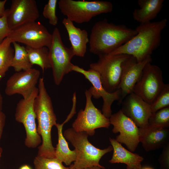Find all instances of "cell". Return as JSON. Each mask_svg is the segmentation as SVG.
<instances>
[{
    "instance_id": "1",
    "label": "cell",
    "mask_w": 169,
    "mask_h": 169,
    "mask_svg": "<svg viewBox=\"0 0 169 169\" xmlns=\"http://www.w3.org/2000/svg\"><path fill=\"white\" fill-rule=\"evenodd\" d=\"M166 18L140 24L135 29L137 34L125 44L108 54H125L134 57L138 62L151 56L161 44V32L167 25Z\"/></svg>"
},
{
    "instance_id": "2",
    "label": "cell",
    "mask_w": 169,
    "mask_h": 169,
    "mask_svg": "<svg viewBox=\"0 0 169 169\" xmlns=\"http://www.w3.org/2000/svg\"><path fill=\"white\" fill-rule=\"evenodd\" d=\"M137 33L135 29L109 23L104 18L96 22L91 29L89 42L90 51L98 56L109 54Z\"/></svg>"
},
{
    "instance_id": "3",
    "label": "cell",
    "mask_w": 169,
    "mask_h": 169,
    "mask_svg": "<svg viewBox=\"0 0 169 169\" xmlns=\"http://www.w3.org/2000/svg\"><path fill=\"white\" fill-rule=\"evenodd\" d=\"M38 94L33 103V108L38 122L37 131L42 139L38 155L49 158L55 157V148L52 144L51 130L57 124V118L52 101L46 88L44 79L40 78Z\"/></svg>"
},
{
    "instance_id": "4",
    "label": "cell",
    "mask_w": 169,
    "mask_h": 169,
    "mask_svg": "<svg viewBox=\"0 0 169 169\" xmlns=\"http://www.w3.org/2000/svg\"><path fill=\"white\" fill-rule=\"evenodd\" d=\"M63 135L66 139L74 147L76 157L74 164L71 165L74 169H83L97 166L105 169L99 164L102 157L113 150L111 146L101 149L92 144L88 140V135L84 132H78L72 128L66 129Z\"/></svg>"
},
{
    "instance_id": "5",
    "label": "cell",
    "mask_w": 169,
    "mask_h": 169,
    "mask_svg": "<svg viewBox=\"0 0 169 169\" xmlns=\"http://www.w3.org/2000/svg\"><path fill=\"white\" fill-rule=\"evenodd\" d=\"M58 4L63 14L79 24L88 22L99 15L110 13L113 8L111 3L105 1L60 0Z\"/></svg>"
},
{
    "instance_id": "6",
    "label": "cell",
    "mask_w": 169,
    "mask_h": 169,
    "mask_svg": "<svg viewBox=\"0 0 169 169\" xmlns=\"http://www.w3.org/2000/svg\"><path fill=\"white\" fill-rule=\"evenodd\" d=\"M129 56L125 54L100 55L97 62L90 64V69L99 74L102 85L108 92L113 93L118 90L122 64Z\"/></svg>"
},
{
    "instance_id": "7",
    "label": "cell",
    "mask_w": 169,
    "mask_h": 169,
    "mask_svg": "<svg viewBox=\"0 0 169 169\" xmlns=\"http://www.w3.org/2000/svg\"><path fill=\"white\" fill-rule=\"evenodd\" d=\"M52 35L49 56L54 81L56 85H59L64 77L72 71L73 64L71 61L75 55L72 48L67 47L63 44L57 28H54Z\"/></svg>"
},
{
    "instance_id": "8",
    "label": "cell",
    "mask_w": 169,
    "mask_h": 169,
    "mask_svg": "<svg viewBox=\"0 0 169 169\" xmlns=\"http://www.w3.org/2000/svg\"><path fill=\"white\" fill-rule=\"evenodd\" d=\"M38 92V89L36 87L28 98H23L19 101L15 110V119L23 124L26 133L25 145L30 148L36 147L42 141L37 132L33 108L34 100Z\"/></svg>"
},
{
    "instance_id": "9",
    "label": "cell",
    "mask_w": 169,
    "mask_h": 169,
    "mask_svg": "<svg viewBox=\"0 0 169 169\" xmlns=\"http://www.w3.org/2000/svg\"><path fill=\"white\" fill-rule=\"evenodd\" d=\"M85 94L86 99L85 108L79 110L72 128L76 131L84 132L88 136H92L94 135L96 129L108 128L110 124L109 119L93 104L91 99L92 94L89 89L86 90Z\"/></svg>"
},
{
    "instance_id": "10",
    "label": "cell",
    "mask_w": 169,
    "mask_h": 169,
    "mask_svg": "<svg viewBox=\"0 0 169 169\" xmlns=\"http://www.w3.org/2000/svg\"><path fill=\"white\" fill-rule=\"evenodd\" d=\"M8 37L12 42L22 43L31 48L45 47L49 49L51 44L52 35L42 23L35 21L11 30Z\"/></svg>"
},
{
    "instance_id": "11",
    "label": "cell",
    "mask_w": 169,
    "mask_h": 169,
    "mask_svg": "<svg viewBox=\"0 0 169 169\" xmlns=\"http://www.w3.org/2000/svg\"><path fill=\"white\" fill-rule=\"evenodd\" d=\"M162 72L158 66L151 62L145 65L133 92L151 104L164 87Z\"/></svg>"
},
{
    "instance_id": "12",
    "label": "cell",
    "mask_w": 169,
    "mask_h": 169,
    "mask_svg": "<svg viewBox=\"0 0 169 169\" xmlns=\"http://www.w3.org/2000/svg\"><path fill=\"white\" fill-rule=\"evenodd\" d=\"M109 119L110 125L113 126V132L120 133L115 140L125 144L130 151H135L140 142V128L121 109L112 114Z\"/></svg>"
},
{
    "instance_id": "13",
    "label": "cell",
    "mask_w": 169,
    "mask_h": 169,
    "mask_svg": "<svg viewBox=\"0 0 169 169\" xmlns=\"http://www.w3.org/2000/svg\"><path fill=\"white\" fill-rule=\"evenodd\" d=\"M72 70L83 75L91 83L92 86L89 89L92 95L95 99L102 98L103 103L101 112L106 117L109 118L112 115L111 106L112 103L115 101H118L120 99V90H118L113 93L106 91L102 85L99 74L92 69H90L86 70L73 64Z\"/></svg>"
},
{
    "instance_id": "14",
    "label": "cell",
    "mask_w": 169,
    "mask_h": 169,
    "mask_svg": "<svg viewBox=\"0 0 169 169\" xmlns=\"http://www.w3.org/2000/svg\"><path fill=\"white\" fill-rule=\"evenodd\" d=\"M39 17L35 0H12L7 9V22L12 30L25 23L35 21Z\"/></svg>"
},
{
    "instance_id": "15",
    "label": "cell",
    "mask_w": 169,
    "mask_h": 169,
    "mask_svg": "<svg viewBox=\"0 0 169 169\" xmlns=\"http://www.w3.org/2000/svg\"><path fill=\"white\" fill-rule=\"evenodd\" d=\"M40 72L35 68L16 72L7 80L5 90L6 94L11 96L20 95L23 98H28L36 87Z\"/></svg>"
},
{
    "instance_id": "16",
    "label": "cell",
    "mask_w": 169,
    "mask_h": 169,
    "mask_svg": "<svg viewBox=\"0 0 169 169\" xmlns=\"http://www.w3.org/2000/svg\"><path fill=\"white\" fill-rule=\"evenodd\" d=\"M151 57L138 62L133 57L130 55L124 62L118 90L120 91L118 103L121 104L125 97L133 92L134 87L140 78L143 68L148 62H151Z\"/></svg>"
},
{
    "instance_id": "17",
    "label": "cell",
    "mask_w": 169,
    "mask_h": 169,
    "mask_svg": "<svg viewBox=\"0 0 169 169\" xmlns=\"http://www.w3.org/2000/svg\"><path fill=\"white\" fill-rule=\"evenodd\" d=\"M123 113L131 119L140 128L149 125L151 115V105L133 92L127 95L121 104Z\"/></svg>"
},
{
    "instance_id": "18",
    "label": "cell",
    "mask_w": 169,
    "mask_h": 169,
    "mask_svg": "<svg viewBox=\"0 0 169 169\" xmlns=\"http://www.w3.org/2000/svg\"><path fill=\"white\" fill-rule=\"evenodd\" d=\"M140 129V142L147 151L163 148L169 143V128L149 125Z\"/></svg>"
},
{
    "instance_id": "19",
    "label": "cell",
    "mask_w": 169,
    "mask_h": 169,
    "mask_svg": "<svg viewBox=\"0 0 169 169\" xmlns=\"http://www.w3.org/2000/svg\"><path fill=\"white\" fill-rule=\"evenodd\" d=\"M62 23L68 33L71 48L74 55L84 57L86 52L87 44L89 42L87 31L76 27L73 22L67 18H64Z\"/></svg>"
},
{
    "instance_id": "20",
    "label": "cell",
    "mask_w": 169,
    "mask_h": 169,
    "mask_svg": "<svg viewBox=\"0 0 169 169\" xmlns=\"http://www.w3.org/2000/svg\"><path fill=\"white\" fill-rule=\"evenodd\" d=\"M109 141L113 151L112 157L109 161L110 163H124L131 169L141 168L143 157L126 149L114 138H110Z\"/></svg>"
},
{
    "instance_id": "21",
    "label": "cell",
    "mask_w": 169,
    "mask_h": 169,
    "mask_svg": "<svg viewBox=\"0 0 169 169\" xmlns=\"http://www.w3.org/2000/svg\"><path fill=\"white\" fill-rule=\"evenodd\" d=\"M164 0H139V8L132 13L134 19L140 24L151 22L156 18L163 6Z\"/></svg>"
},
{
    "instance_id": "22",
    "label": "cell",
    "mask_w": 169,
    "mask_h": 169,
    "mask_svg": "<svg viewBox=\"0 0 169 169\" xmlns=\"http://www.w3.org/2000/svg\"><path fill=\"white\" fill-rule=\"evenodd\" d=\"M64 124L57 123V127L58 134V143L55 150V157L64 163L66 165H70L76 159V153L75 150H71L68 146V142L62 132Z\"/></svg>"
},
{
    "instance_id": "23",
    "label": "cell",
    "mask_w": 169,
    "mask_h": 169,
    "mask_svg": "<svg viewBox=\"0 0 169 169\" xmlns=\"http://www.w3.org/2000/svg\"><path fill=\"white\" fill-rule=\"evenodd\" d=\"M25 48L29 61L32 65H38L43 72L45 70L51 68L48 48H33L26 46Z\"/></svg>"
},
{
    "instance_id": "24",
    "label": "cell",
    "mask_w": 169,
    "mask_h": 169,
    "mask_svg": "<svg viewBox=\"0 0 169 169\" xmlns=\"http://www.w3.org/2000/svg\"><path fill=\"white\" fill-rule=\"evenodd\" d=\"M14 54L11 67L16 72L26 70L32 68L33 65L29 61L26 48L17 43L13 42Z\"/></svg>"
},
{
    "instance_id": "25",
    "label": "cell",
    "mask_w": 169,
    "mask_h": 169,
    "mask_svg": "<svg viewBox=\"0 0 169 169\" xmlns=\"http://www.w3.org/2000/svg\"><path fill=\"white\" fill-rule=\"evenodd\" d=\"M12 43V40L7 37L0 44V80L11 66L14 54V49L11 46Z\"/></svg>"
},
{
    "instance_id": "26",
    "label": "cell",
    "mask_w": 169,
    "mask_h": 169,
    "mask_svg": "<svg viewBox=\"0 0 169 169\" xmlns=\"http://www.w3.org/2000/svg\"><path fill=\"white\" fill-rule=\"evenodd\" d=\"M34 169H69L64 166L62 162L55 157L49 158L37 155L34 159Z\"/></svg>"
},
{
    "instance_id": "27",
    "label": "cell",
    "mask_w": 169,
    "mask_h": 169,
    "mask_svg": "<svg viewBox=\"0 0 169 169\" xmlns=\"http://www.w3.org/2000/svg\"><path fill=\"white\" fill-rule=\"evenodd\" d=\"M149 125L169 128V106L152 114L148 120Z\"/></svg>"
},
{
    "instance_id": "28",
    "label": "cell",
    "mask_w": 169,
    "mask_h": 169,
    "mask_svg": "<svg viewBox=\"0 0 169 169\" xmlns=\"http://www.w3.org/2000/svg\"><path fill=\"white\" fill-rule=\"evenodd\" d=\"M152 114L164 108L169 106V84H165L164 87L151 104Z\"/></svg>"
},
{
    "instance_id": "29",
    "label": "cell",
    "mask_w": 169,
    "mask_h": 169,
    "mask_svg": "<svg viewBox=\"0 0 169 169\" xmlns=\"http://www.w3.org/2000/svg\"><path fill=\"white\" fill-rule=\"evenodd\" d=\"M57 2V0H49L43 11L44 17L48 19L49 23L53 26H56L58 23V18L56 13Z\"/></svg>"
},
{
    "instance_id": "30",
    "label": "cell",
    "mask_w": 169,
    "mask_h": 169,
    "mask_svg": "<svg viewBox=\"0 0 169 169\" xmlns=\"http://www.w3.org/2000/svg\"><path fill=\"white\" fill-rule=\"evenodd\" d=\"M7 9L3 16L0 18V44L7 37L11 31L7 22Z\"/></svg>"
},
{
    "instance_id": "31",
    "label": "cell",
    "mask_w": 169,
    "mask_h": 169,
    "mask_svg": "<svg viewBox=\"0 0 169 169\" xmlns=\"http://www.w3.org/2000/svg\"><path fill=\"white\" fill-rule=\"evenodd\" d=\"M169 160V143L163 148L159 160L165 167H168Z\"/></svg>"
},
{
    "instance_id": "32",
    "label": "cell",
    "mask_w": 169,
    "mask_h": 169,
    "mask_svg": "<svg viewBox=\"0 0 169 169\" xmlns=\"http://www.w3.org/2000/svg\"><path fill=\"white\" fill-rule=\"evenodd\" d=\"M72 101L73 103L71 110L70 113L67 116L66 119L64 121V122H63L64 124L67 122L76 113L75 108L76 100L75 92H74L73 94Z\"/></svg>"
},
{
    "instance_id": "33",
    "label": "cell",
    "mask_w": 169,
    "mask_h": 169,
    "mask_svg": "<svg viewBox=\"0 0 169 169\" xmlns=\"http://www.w3.org/2000/svg\"><path fill=\"white\" fill-rule=\"evenodd\" d=\"M6 115L2 111L0 112V141L5 125Z\"/></svg>"
},
{
    "instance_id": "34",
    "label": "cell",
    "mask_w": 169,
    "mask_h": 169,
    "mask_svg": "<svg viewBox=\"0 0 169 169\" xmlns=\"http://www.w3.org/2000/svg\"><path fill=\"white\" fill-rule=\"evenodd\" d=\"M6 2V0H0V18L3 16L5 13V5Z\"/></svg>"
},
{
    "instance_id": "35",
    "label": "cell",
    "mask_w": 169,
    "mask_h": 169,
    "mask_svg": "<svg viewBox=\"0 0 169 169\" xmlns=\"http://www.w3.org/2000/svg\"><path fill=\"white\" fill-rule=\"evenodd\" d=\"M3 100L2 95L0 91V112L2 111Z\"/></svg>"
},
{
    "instance_id": "36",
    "label": "cell",
    "mask_w": 169,
    "mask_h": 169,
    "mask_svg": "<svg viewBox=\"0 0 169 169\" xmlns=\"http://www.w3.org/2000/svg\"><path fill=\"white\" fill-rule=\"evenodd\" d=\"M83 169H102L101 167L97 166H94L91 167H87Z\"/></svg>"
},
{
    "instance_id": "37",
    "label": "cell",
    "mask_w": 169,
    "mask_h": 169,
    "mask_svg": "<svg viewBox=\"0 0 169 169\" xmlns=\"http://www.w3.org/2000/svg\"><path fill=\"white\" fill-rule=\"evenodd\" d=\"M19 169H31V168L27 165L22 166Z\"/></svg>"
},
{
    "instance_id": "38",
    "label": "cell",
    "mask_w": 169,
    "mask_h": 169,
    "mask_svg": "<svg viewBox=\"0 0 169 169\" xmlns=\"http://www.w3.org/2000/svg\"><path fill=\"white\" fill-rule=\"evenodd\" d=\"M3 152V149L2 148L0 147V158L1 156V155Z\"/></svg>"
},
{
    "instance_id": "39",
    "label": "cell",
    "mask_w": 169,
    "mask_h": 169,
    "mask_svg": "<svg viewBox=\"0 0 169 169\" xmlns=\"http://www.w3.org/2000/svg\"><path fill=\"white\" fill-rule=\"evenodd\" d=\"M141 169H153L151 167H144L143 168H142V169L141 168Z\"/></svg>"
},
{
    "instance_id": "40",
    "label": "cell",
    "mask_w": 169,
    "mask_h": 169,
    "mask_svg": "<svg viewBox=\"0 0 169 169\" xmlns=\"http://www.w3.org/2000/svg\"><path fill=\"white\" fill-rule=\"evenodd\" d=\"M69 169H74L72 166H71V165L70 166V167H69Z\"/></svg>"
},
{
    "instance_id": "41",
    "label": "cell",
    "mask_w": 169,
    "mask_h": 169,
    "mask_svg": "<svg viewBox=\"0 0 169 169\" xmlns=\"http://www.w3.org/2000/svg\"><path fill=\"white\" fill-rule=\"evenodd\" d=\"M126 169H131L129 167L127 166Z\"/></svg>"
}]
</instances>
